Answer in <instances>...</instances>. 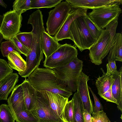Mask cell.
Here are the masks:
<instances>
[{
    "label": "cell",
    "instance_id": "19",
    "mask_svg": "<svg viewBox=\"0 0 122 122\" xmlns=\"http://www.w3.org/2000/svg\"><path fill=\"white\" fill-rule=\"evenodd\" d=\"M122 35L117 33L107 57L108 61H122Z\"/></svg>",
    "mask_w": 122,
    "mask_h": 122
},
{
    "label": "cell",
    "instance_id": "31",
    "mask_svg": "<svg viewBox=\"0 0 122 122\" xmlns=\"http://www.w3.org/2000/svg\"><path fill=\"white\" fill-rule=\"evenodd\" d=\"M0 48L1 53L4 57H7L9 53L15 51L20 53L14 45L9 40L2 42Z\"/></svg>",
    "mask_w": 122,
    "mask_h": 122
},
{
    "label": "cell",
    "instance_id": "24",
    "mask_svg": "<svg viewBox=\"0 0 122 122\" xmlns=\"http://www.w3.org/2000/svg\"><path fill=\"white\" fill-rule=\"evenodd\" d=\"M62 0H31L30 8H51L61 2Z\"/></svg>",
    "mask_w": 122,
    "mask_h": 122
},
{
    "label": "cell",
    "instance_id": "22",
    "mask_svg": "<svg viewBox=\"0 0 122 122\" xmlns=\"http://www.w3.org/2000/svg\"><path fill=\"white\" fill-rule=\"evenodd\" d=\"M74 103V122H84L83 105L78 94L76 92L72 98Z\"/></svg>",
    "mask_w": 122,
    "mask_h": 122
},
{
    "label": "cell",
    "instance_id": "2",
    "mask_svg": "<svg viewBox=\"0 0 122 122\" xmlns=\"http://www.w3.org/2000/svg\"><path fill=\"white\" fill-rule=\"evenodd\" d=\"M83 63L76 57L69 63L53 69L59 83L72 92H75L77 79L82 71Z\"/></svg>",
    "mask_w": 122,
    "mask_h": 122
},
{
    "label": "cell",
    "instance_id": "36",
    "mask_svg": "<svg viewBox=\"0 0 122 122\" xmlns=\"http://www.w3.org/2000/svg\"><path fill=\"white\" fill-rule=\"evenodd\" d=\"M107 72L106 73L108 75H112L116 73L118 71L115 61H108L106 65Z\"/></svg>",
    "mask_w": 122,
    "mask_h": 122
},
{
    "label": "cell",
    "instance_id": "15",
    "mask_svg": "<svg viewBox=\"0 0 122 122\" xmlns=\"http://www.w3.org/2000/svg\"><path fill=\"white\" fill-rule=\"evenodd\" d=\"M16 73H11L0 81V100H7L8 97L18 81Z\"/></svg>",
    "mask_w": 122,
    "mask_h": 122
},
{
    "label": "cell",
    "instance_id": "39",
    "mask_svg": "<svg viewBox=\"0 0 122 122\" xmlns=\"http://www.w3.org/2000/svg\"><path fill=\"white\" fill-rule=\"evenodd\" d=\"M0 5L5 8H6L7 6V5L2 0H0Z\"/></svg>",
    "mask_w": 122,
    "mask_h": 122
},
{
    "label": "cell",
    "instance_id": "35",
    "mask_svg": "<svg viewBox=\"0 0 122 122\" xmlns=\"http://www.w3.org/2000/svg\"><path fill=\"white\" fill-rule=\"evenodd\" d=\"M88 88L92 95L94 102V106L93 107L92 113H96L98 112L103 111V106L99 98L94 93L91 88L89 86Z\"/></svg>",
    "mask_w": 122,
    "mask_h": 122
},
{
    "label": "cell",
    "instance_id": "8",
    "mask_svg": "<svg viewBox=\"0 0 122 122\" xmlns=\"http://www.w3.org/2000/svg\"><path fill=\"white\" fill-rule=\"evenodd\" d=\"M0 26V33L3 39L8 41L20 32L22 20L21 14L10 10L3 14Z\"/></svg>",
    "mask_w": 122,
    "mask_h": 122
},
{
    "label": "cell",
    "instance_id": "12",
    "mask_svg": "<svg viewBox=\"0 0 122 122\" xmlns=\"http://www.w3.org/2000/svg\"><path fill=\"white\" fill-rule=\"evenodd\" d=\"M7 102L13 116L19 112L26 109L23 89L21 84L15 87L8 99Z\"/></svg>",
    "mask_w": 122,
    "mask_h": 122
},
{
    "label": "cell",
    "instance_id": "26",
    "mask_svg": "<svg viewBox=\"0 0 122 122\" xmlns=\"http://www.w3.org/2000/svg\"><path fill=\"white\" fill-rule=\"evenodd\" d=\"M15 119L8 105L5 104L0 105V122H15Z\"/></svg>",
    "mask_w": 122,
    "mask_h": 122
},
{
    "label": "cell",
    "instance_id": "3",
    "mask_svg": "<svg viewBox=\"0 0 122 122\" xmlns=\"http://www.w3.org/2000/svg\"><path fill=\"white\" fill-rule=\"evenodd\" d=\"M83 15L75 19L69 29L72 41L75 46L81 52L86 49L89 50L96 41L87 27Z\"/></svg>",
    "mask_w": 122,
    "mask_h": 122
},
{
    "label": "cell",
    "instance_id": "33",
    "mask_svg": "<svg viewBox=\"0 0 122 122\" xmlns=\"http://www.w3.org/2000/svg\"><path fill=\"white\" fill-rule=\"evenodd\" d=\"M14 45L20 54H22L27 56L29 49L20 42L15 36L9 40Z\"/></svg>",
    "mask_w": 122,
    "mask_h": 122
},
{
    "label": "cell",
    "instance_id": "17",
    "mask_svg": "<svg viewBox=\"0 0 122 122\" xmlns=\"http://www.w3.org/2000/svg\"><path fill=\"white\" fill-rule=\"evenodd\" d=\"M112 75L114 79L111 87L112 94L117 101V108L122 112V66L118 71Z\"/></svg>",
    "mask_w": 122,
    "mask_h": 122
},
{
    "label": "cell",
    "instance_id": "7",
    "mask_svg": "<svg viewBox=\"0 0 122 122\" xmlns=\"http://www.w3.org/2000/svg\"><path fill=\"white\" fill-rule=\"evenodd\" d=\"M72 9L66 1L57 4L49 12L46 22V30L50 35L55 36L59 30Z\"/></svg>",
    "mask_w": 122,
    "mask_h": 122
},
{
    "label": "cell",
    "instance_id": "20",
    "mask_svg": "<svg viewBox=\"0 0 122 122\" xmlns=\"http://www.w3.org/2000/svg\"><path fill=\"white\" fill-rule=\"evenodd\" d=\"M7 57L8 65L11 68L18 72H23L25 70L26 63L20 53L15 51H12L9 53Z\"/></svg>",
    "mask_w": 122,
    "mask_h": 122
},
{
    "label": "cell",
    "instance_id": "5",
    "mask_svg": "<svg viewBox=\"0 0 122 122\" xmlns=\"http://www.w3.org/2000/svg\"><path fill=\"white\" fill-rule=\"evenodd\" d=\"M78 54L77 50L71 44L61 45L54 52L45 58L43 65L51 69L62 66L72 61Z\"/></svg>",
    "mask_w": 122,
    "mask_h": 122
},
{
    "label": "cell",
    "instance_id": "9",
    "mask_svg": "<svg viewBox=\"0 0 122 122\" xmlns=\"http://www.w3.org/2000/svg\"><path fill=\"white\" fill-rule=\"evenodd\" d=\"M110 39L109 32L102 29L99 37L89 49V57L92 63L98 65L102 64L103 60L109 53Z\"/></svg>",
    "mask_w": 122,
    "mask_h": 122
},
{
    "label": "cell",
    "instance_id": "14",
    "mask_svg": "<svg viewBox=\"0 0 122 122\" xmlns=\"http://www.w3.org/2000/svg\"><path fill=\"white\" fill-rule=\"evenodd\" d=\"M120 0H66L72 8H82L92 9L109 5Z\"/></svg>",
    "mask_w": 122,
    "mask_h": 122
},
{
    "label": "cell",
    "instance_id": "10",
    "mask_svg": "<svg viewBox=\"0 0 122 122\" xmlns=\"http://www.w3.org/2000/svg\"><path fill=\"white\" fill-rule=\"evenodd\" d=\"M89 76L81 71L77 80V92L81 100L84 109L91 114L93 112L94 106L90 96L87 82Z\"/></svg>",
    "mask_w": 122,
    "mask_h": 122
},
{
    "label": "cell",
    "instance_id": "40",
    "mask_svg": "<svg viewBox=\"0 0 122 122\" xmlns=\"http://www.w3.org/2000/svg\"><path fill=\"white\" fill-rule=\"evenodd\" d=\"M4 18V16L0 15V26Z\"/></svg>",
    "mask_w": 122,
    "mask_h": 122
},
{
    "label": "cell",
    "instance_id": "42",
    "mask_svg": "<svg viewBox=\"0 0 122 122\" xmlns=\"http://www.w3.org/2000/svg\"><path fill=\"white\" fill-rule=\"evenodd\" d=\"M109 122H111V121H110V120H109Z\"/></svg>",
    "mask_w": 122,
    "mask_h": 122
},
{
    "label": "cell",
    "instance_id": "41",
    "mask_svg": "<svg viewBox=\"0 0 122 122\" xmlns=\"http://www.w3.org/2000/svg\"><path fill=\"white\" fill-rule=\"evenodd\" d=\"M3 39V37L1 34L0 33V44L2 42Z\"/></svg>",
    "mask_w": 122,
    "mask_h": 122
},
{
    "label": "cell",
    "instance_id": "37",
    "mask_svg": "<svg viewBox=\"0 0 122 122\" xmlns=\"http://www.w3.org/2000/svg\"><path fill=\"white\" fill-rule=\"evenodd\" d=\"M100 96L107 102H113L117 105V100L114 98L112 95L111 88Z\"/></svg>",
    "mask_w": 122,
    "mask_h": 122
},
{
    "label": "cell",
    "instance_id": "32",
    "mask_svg": "<svg viewBox=\"0 0 122 122\" xmlns=\"http://www.w3.org/2000/svg\"><path fill=\"white\" fill-rule=\"evenodd\" d=\"M13 71L6 61L0 58V81Z\"/></svg>",
    "mask_w": 122,
    "mask_h": 122
},
{
    "label": "cell",
    "instance_id": "16",
    "mask_svg": "<svg viewBox=\"0 0 122 122\" xmlns=\"http://www.w3.org/2000/svg\"><path fill=\"white\" fill-rule=\"evenodd\" d=\"M41 41V47L45 58L54 52L61 45L54 36H51L45 30L42 33Z\"/></svg>",
    "mask_w": 122,
    "mask_h": 122
},
{
    "label": "cell",
    "instance_id": "23",
    "mask_svg": "<svg viewBox=\"0 0 122 122\" xmlns=\"http://www.w3.org/2000/svg\"><path fill=\"white\" fill-rule=\"evenodd\" d=\"M16 122H39L38 118L31 111L25 109L14 116Z\"/></svg>",
    "mask_w": 122,
    "mask_h": 122
},
{
    "label": "cell",
    "instance_id": "13",
    "mask_svg": "<svg viewBox=\"0 0 122 122\" xmlns=\"http://www.w3.org/2000/svg\"><path fill=\"white\" fill-rule=\"evenodd\" d=\"M50 106L56 115L64 122V110L68 98H65L59 94L46 91Z\"/></svg>",
    "mask_w": 122,
    "mask_h": 122
},
{
    "label": "cell",
    "instance_id": "1",
    "mask_svg": "<svg viewBox=\"0 0 122 122\" xmlns=\"http://www.w3.org/2000/svg\"><path fill=\"white\" fill-rule=\"evenodd\" d=\"M28 77V80L36 91H48L68 98L72 94V92L59 83L52 69L38 68Z\"/></svg>",
    "mask_w": 122,
    "mask_h": 122
},
{
    "label": "cell",
    "instance_id": "6",
    "mask_svg": "<svg viewBox=\"0 0 122 122\" xmlns=\"http://www.w3.org/2000/svg\"><path fill=\"white\" fill-rule=\"evenodd\" d=\"M31 111L39 122H64L51 107L46 91H36V102Z\"/></svg>",
    "mask_w": 122,
    "mask_h": 122
},
{
    "label": "cell",
    "instance_id": "25",
    "mask_svg": "<svg viewBox=\"0 0 122 122\" xmlns=\"http://www.w3.org/2000/svg\"><path fill=\"white\" fill-rule=\"evenodd\" d=\"M87 27L91 35L96 41L100 35L102 29L97 27L90 19L87 14L83 15Z\"/></svg>",
    "mask_w": 122,
    "mask_h": 122
},
{
    "label": "cell",
    "instance_id": "43",
    "mask_svg": "<svg viewBox=\"0 0 122 122\" xmlns=\"http://www.w3.org/2000/svg\"></svg>",
    "mask_w": 122,
    "mask_h": 122
},
{
    "label": "cell",
    "instance_id": "28",
    "mask_svg": "<svg viewBox=\"0 0 122 122\" xmlns=\"http://www.w3.org/2000/svg\"><path fill=\"white\" fill-rule=\"evenodd\" d=\"M64 117L65 122H74V103L73 99L68 101L64 111Z\"/></svg>",
    "mask_w": 122,
    "mask_h": 122
},
{
    "label": "cell",
    "instance_id": "44",
    "mask_svg": "<svg viewBox=\"0 0 122 122\" xmlns=\"http://www.w3.org/2000/svg\"></svg>",
    "mask_w": 122,
    "mask_h": 122
},
{
    "label": "cell",
    "instance_id": "29",
    "mask_svg": "<svg viewBox=\"0 0 122 122\" xmlns=\"http://www.w3.org/2000/svg\"><path fill=\"white\" fill-rule=\"evenodd\" d=\"M22 44L30 49L31 44L33 36L32 32H20L16 36Z\"/></svg>",
    "mask_w": 122,
    "mask_h": 122
},
{
    "label": "cell",
    "instance_id": "21",
    "mask_svg": "<svg viewBox=\"0 0 122 122\" xmlns=\"http://www.w3.org/2000/svg\"><path fill=\"white\" fill-rule=\"evenodd\" d=\"M103 74L102 76H99L96 80L95 84L97 88L98 93L100 96L107 91L111 87L114 79L111 75H108L101 69Z\"/></svg>",
    "mask_w": 122,
    "mask_h": 122
},
{
    "label": "cell",
    "instance_id": "27",
    "mask_svg": "<svg viewBox=\"0 0 122 122\" xmlns=\"http://www.w3.org/2000/svg\"><path fill=\"white\" fill-rule=\"evenodd\" d=\"M31 0H16L13 3V10L21 14L27 10L31 9Z\"/></svg>",
    "mask_w": 122,
    "mask_h": 122
},
{
    "label": "cell",
    "instance_id": "30",
    "mask_svg": "<svg viewBox=\"0 0 122 122\" xmlns=\"http://www.w3.org/2000/svg\"><path fill=\"white\" fill-rule=\"evenodd\" d=\"M118 18H116L110 22L105 27V30L108 31L110 35V41L109 47V50L113 43L114 38L116 34V29L118 23Z\"/></svg>",
    "mask_w": 122,
    "mask_h": 122
},
{
    "label": "cell",
    "instance_id": "4",
    "mask_svg": "<svg viewBox=\"0 0 122 122\" xmlns=\"http://www.w3.org/2000/svg\"><path fill=\"white\" fill-rule=\"evenodd\" d=\"M122 0L109 5L92 9V11L87 14L95 25L103 29L111 21L118 18L122 13L120 5Z\"/></svg>",
    "mask_w": 122,
    "mask_h": 122
},
{
    "label": "cell",
    "instance_id": "11",
    "mask_svg": "<svg viewBox=\"0 0 122 122\" xmlns=\"http://www.w3.org/2000/svg\"><path fill=\"white\" fill-rule=\"evenodd\" d=\"M88 9L80 7L72 8L65 21L54 36L56 39L58 41L65 39H69L72 41L69 30L70 26L76 18L87 14Z\"/></svg>",
    "mask_w": 122,
    "mask_h": 122
},
{
    "label": "cell",
    "instance_id": "34",
    "mask_svg": "<svg viewBox=\"0 0 122 122\" xmlns=\"http://www.w3.org/2000/svg\"><path fill=\"white\" fill-rule=\"evenodd\" d=\"M92 122H109V119L103 111L92 113Z\"/></svg>",
    "mask_w": 122,
    "mask_h": 122
},
{
    "label": "cell",
    "instance_id": "38",
    "mask_svg": "<svg viewBox=\"0 0 122 122\" xmlns=\"http://www.w3.org/2000/svg\"><path fill=\"white\" fill-rule=\"evenodd\" d=\"M83 116L84 122H92V116L86 109H84Z\"/></svg>",
    "mask_w": 122,
    "mask_h": 122
},
{
    "label": "cell",
    "instance_id": "18",
    "mask_svg": "<svg viewBox=\"0 0 122 122\" xmlns=\"http://www.w3.org/2000/svg\"><path fill=\"white\" fill-rule=\"evenodd\" d=\"M21 84L23 89L25 108L31 111L36 102V91L27 79H25Z\"/></svg>",
    "mask_w": 122,
    "mask_h": 122
}]
</instances>
